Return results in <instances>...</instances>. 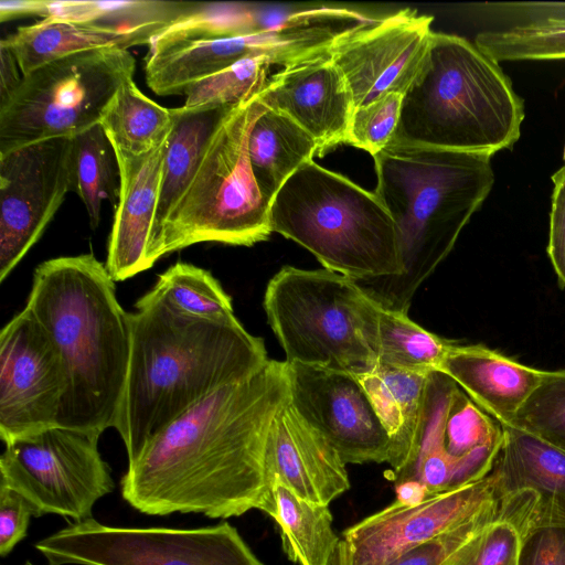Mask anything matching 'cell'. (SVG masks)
<instances>
[{
	"label": "cell",
	"mask_w": 565,
	"mask_h": 565,
	"mask_svg": "<svg viewBox=\"0 0 565 565\" xmlns=\"http://www.w3.org/2000/svg\"><path fill=\"white\" fill-rule=\"evenodd\" d=\"M523 20L520 24L565 25V2H515L495 4Z\"/></svg>",
	"instance_id": "obj_43"
},
{
	"label": "cell",
	"mask_w": 565,
	"mask_h": 565,
	"mask_svg": "<svg viewBox=\"0 0 565 565\" xmlns=\"http://www.w3.org/2000/svg\"><path fill=\"white\" fill-rule=\"evenodd\" d=\"M367 299L338 273L284 266L267 284L264 309L287 363L361 376L377 365L363 333Z\"/></svg>",
	"instance_id": "obj_8"
},
{
	"label": "cell",
	"mask_w": 565,
	"mask_h": 565,
	"mask_svg": "<svg viewBox=\"0 0 565 565\" xmlns=\"http://www.w3.org/2000/svg\"><path fill=\"white\" fill-rule=\"evenodd\" d=\"M25 308L55 341L67 388L56 425L102 435L114 428L130 355V318L115 280L93 254L40 264Z\"/></svg>",
	"instance_id": "obj_3"
},
{
	"label": "cell",
	"mask_w": 565,
	"mask_h": 565,
	"mask_svg": "<svg viewBox=\"0 0 565 565\" xmlns=\"http://www.w3.org/2000/svg\"><path fill=\"white\" fill-rule=\"evenodd\" d=\"M428 375L377 364L370 373L359 376L391 438L388 463L393 477L404 469L413 452Z\"/></svg>",
	"instance_id": "obj_24"
},
{
	"label": "cell",
	"mask_w": 565,
	"mask_h": 565,
	"mask_svg": "<svg viewBox=\"0 0 565 565\" xmlns=\"http://www.w3.org/2000/svg\"><path fill=\"white\" fill-rule=\"evenodd\" d=\"M198 2L131 0H38L42 20L68 22L140 35L150 42L164 28L191 12Z\"/></svg>",
	"instance_id": "obj_26"
},
{
	"label": "cell",
	"mask_w": 565,
	"mask_h": 565,
	"mask_svg": "<svg viewBox=\"0 0 565 565\" xmlns=\"http://www.w3.org/2000/svg\"><path fill=\"white\" fill-rule=\"evenodd\" d=\"M24 565H32L30 562H26Z\"/></svg>",
	"instance_id": "obj_45"
},
{
	"label": "cell",
	"mask_w": 565,
	"mask_h": 565,
	"mask_svg": "<svg viewBox=\"0 0 565 565\" xmlns=\"http://www.w3.org/2000/svg\"><path fill=\"white\" fill-rule=\"evenodd\" d=\"M271 63L266 57L244 58L191 84L184 108L236 106L258 95L268 81Z\"/></svg>",
	"instance_id": "obj_33"
},
{
	"label": "cell",
	"mask_w": 565,
	"mask_h": 565,
	"mask_svg": "<svg viewBox=\"0 0 565 565\" xmlns=\"http://www.w3.org/2000/svg\"><path fill=\"white\" fill-rule=\"evenodd\" d=\"M100 435L58 425L6 445L0 483L22 495L33 516L57 514L81 522L114 490L98 450Z\"/></svg>",
	"instance_id": "obj_11"
},
{
	"label": "cell",
	"mask_w": 565,
	"mask_h": 565,
	"mask_svg": "<svg viewBox=\"0 0 565 565\" xmlns=\"http://www.w3.org/2000/svg\"><path fill=\"white\" fill-rule=\"evenodd\" d=\"M254 179L270 203L284 183L317 156L313 138L286 114L262 105L247 142Z\"/></svg>",
	"instance_id": "obj_25"
},
{
	"label": "cell",
	"mask_w": 565,
	"mask_h": 565,
	"mask_svg": "<svg viewBox=\"0 0 565 565\" xmlns=\"http://www.w3.org/2000/svg\"><path fill=\"white\" fill-rule=\"evenodd\" d=\"M475 44L498 63L565 58V25L521 24L484 31Z\"/></svg>",
	"instance_id": "obj_34"
},
{
	"label": "cell",
	"mask_w": 565,
	"mask_h": 565,
	"mask_svg": "<svg viewBox=\"0 0 565 565\" xmlns=\"http://www.w3.org/2000/svg\"><path fill=\"white\" fill-rule=\"evenodd\" d=\"M166 148L167 140L143 156H130L114 149L119 170V192L106 268L115 281L126 280L152 267L149 250Z\"/></svg>",
	"instance_id": "obj_20"
},
{
	"label": "cell",
	"mask_w": 565,
	"mask_h": 565,
	"mask_svg": "<svg viewBox=\"0 0 565 565\" xmlns=\"http://www.w3.org/2000/svg\"><path fill=\"white\" fill-rule=\"evenodd\" d=\"M521 540L520 530L500 513L443 565H518Z\"/></svg>",
	"instance_id": "obj_37"
},
{
	"label": "cell",
	"mask_w": 565,
	"mask_h": 565,
	"mask_svg": "<svg viewBox=\"0 0 565 565\" xmlns=\"http://www.w3.org/2000/svg\"><path fill=\"white\" fill-rule=\"evenodd\" d=\"M499 516L498 499L468 521L406 551L387 565H443L465 542Z\"/></svg>",
	"instance_id": "obj_39"
},
{
	"label": "cell",
	"mask_w": 565,
	"mask_h": 565,
	"mask_svg": "<svg viewBox=\"0 0 565 565\" xmlns=\"http://www.w3.org/2000/svg\"><path fill=\"white\" fill-rule=\"evenodd\" d=\"M0 103H2L17 89V87L22 81L23 75L13 53L2 44H0Z\"/></svg>",
	"instance_id": "obj_44"
},
{
	"label": "cell",
	"mask_w": 565,
	"mask_h": 565,
	"mask_svg": "<svg viewBox=\"0 0 565 565\" xmlns=\"http://www.w3.org/2000/svg\"><path fill=\"white\" fill-rule=\"evenodd\" d=\"M511 425L565 451V369L544 372Z\"/></svg>",
	"instance_id": "obj_35"
},
{
	"label": "cell",
	"mask_w": 565,
	"mask_h": 565,
	"mask_svg": "<svg viewBox=\"0 0 565 565\" xmlns=\"http://www.w3.org/2000/svg\"><path fill=\"white\" fill-rule=\"evenodd\" d=\"M503 438V426L458 386L445 424L447 455L458 459L483 447H500Z\"/></svg>",
	"instance_id": "obj_36"
},
{
	"label": "cell",
	"mask_w": 565,
	"mask_h": 565,
	"mask_svg": "<svg viewBox=\"0 0 565 565\" xmlns=\"http://www.w3.org/2000/svg\"><path fill=\"white\" fill-rule=\"evenodd\" d=\"M72 138L0 154V281L39 241L72 191Z\"/></svg>",
	"instance_id": "obj_13"
},
{
	"label": "cell",
	"mask_w": 565,
	"mask_h": 565,
	"mask_svg": "<svg viewBox=\"0 0 565 565\" xmlns=\"http://www.w3.org/2000/svg\"><path fill=\"white\" fill-rule=\"evenodd\" d=\"M136 60L104 47L50 62L22 77L0 103V154L43 140L73 138L100 122Z\"/></svg>",
	"instance_id": "obj_9"
},
{
	"label": "cell",
	"mask_w": 565,
	"mask_h": 565,
	"mask_svg": "<svg viewBox=\"0 0 565 565\" xmlns=\"http://www.w3.org/2000/svg\"><path fill=\"white\" fill-rule=\"evenodd\" d=\"M344 461L333 446L289 402L277 413L267 457L268 481L298 497L329 505L350 489Z\"/></svg>",
	"instance_id": "obj_19"
},
{
	"label": "cell",
	"mask_w": 565,
	"mask_h": 565,
	"mask_svg": "<svg viewBox=\"0 0 565 565\" xmlns=\"http://www.w3.org/2000/svg\"><path fill=\"white\" fill-rule=\"evenodd\" d=\"M289 402L344 463L388 462L391 438L359 376L287 363Z\"/></svg>",
	"instance_id": "obj_16"
},
{
	"label": "cell",
	"mask_w": 565,
	"mask_h": 565,
	"mask_svg": "<svg viewBox=\"0 0 565 565\" xmlns=\"http://www.w3.org/2000/svg\"><path fill=\"white\" fill-rule=\"evenodd\" d=\"M282 550L298 565H332L340 536L329 505L305 500L278 481L273 484Z\"/></svg>",
	"instance_id": "obj_29"
},
{
	"label": "cell",
	"mask_w": 565,
	"mask_h": 565,
	"mask_svg": "<svg viewBox=\"0 0 565 565\" xmlns=\"http://www.w3.org/2000/svg\"><path fill=\"white\" fill-rule=\"evenodd\" d=\"M33 515L26 500L0 483V555L7 556L28 534Z\"/></svg>",
	"instance_id": "obj_41"
},
{
	"label": "cell",
	"mask_w": 565,
	"mask_h": 565,
	"mask_svg": "<svg viewBox=\"0 0 565 565\" xmlns=\"http://www.w3.org/2000/svg\"><path fill=\"white\" fill-rule=\"evenodd\" d=\"M116 153L100 124L72 138V191L81 198L92 228L100 221L102 202L118 198Z\"/></svg>",
	"instance_id": "obj_31"
},
{
	"label": "cell",
	"mask_w": 565,
	"mask_h": 565,
	"mask_svg": "<svg viewBox=\"0 0 565 565\" xmlns=\"http://www.w3.org/2000/svg\"><path fill=\"white\" fill-rule=\"evenodd\" d=\"M363 333L377 364L420 374L439 371L455 345L422 328L407 313L382 307L370 297Z\"/></svg>",
	"instance_id": "obj_27"
},
{
	"label": "cell",
	"mask_w": 565,
	"mask_h": 565,
	"mask_svg": "<svg viewBox=\"0 0 565 565\" xmlns=\"http://www.w3.org/2000/svg\"><path fill=\"white\" fill-rule=\"evenodd\" d=\"M439 372L445 373L502 426L511 425L540 384L544 372L487 347L455 345Z\"/></svg>",
	"instance_id": "obj_21"
},
{
	"label": "cell",
	"mask_w": 565,
	"mask_h": 565,
	"mask_svg": "<svg viewBox=\"0 0 565 565\" xmlns=\"http://www.w3.org/2000/svg\"><path fill=\"white\" fill-rule=\"evenodd\" d=\"M234 106L174 108V122L167 139L159 200L154 216L149 257L161 228L186 190L211 136Z\"/></svg>",
	"instance_id": "obj_23"
},
{
	"label": "cell",
	"mask_w": 565,
	"mask_h": 565,
	"mask_svg": "<svg viewBox=\"0 0 565 565\" xmlns=\"http://www.w3.org/2000/svg\"><path fill=\"white\" fill-rule=\"evenodd\" d=\"M262 105L256 95L234 106L221 120L161 228L154 262L198 243L252 246L270 236V203L257 186L247 150L249 130Z\"/></svg>",
	"instance_id": "obj_7"
},
{
	"label": "cell",
	"mask_w": 565,
	"mask_h": 565,
	"mask_svg": "<svg viewBox=\"0 0 565 565\" xmlns=\"http://www.w3.org/2000/svg\"><path fill=\"white\" fill-rule=\"evenodd\" d=\"M498 499L497 481L489 472L478 481L416 503L395 500L342 532L332 565H387Z\"/></svg>",
	"instance_id": "obj_14"
},
{
	"label": "cell",
	"mask_w": 565,
	"mask_h": 565,
	"mask_svg": "<svg viewBox=\"0 0 565 565\" xmlns=\"http://www.w3.org/2000/svg\"><path fill=\"white\" fill-rule=\"evenodd\" d=\"M373 159L374 193L395 224L402 273L356 282L376 303L407 313L416 290L448 256L488 196L494 183L491 157L388 145Z\"/></svg>",
	"instance_id": "obj_4"
},
{
	"label": "cell",
	"mask_w": 565,
	"mask_h": 565,
	"mask_svg": "<svg viewBox=\"0 0 565 565\" xmlns=\"http://www.w3.org/2000/svg\"><path fill=\"white\" fill-rule=\"evenodd\" d=\"M308 8L309 4L198 2L191 12L152 39L147 55L179 44L234 39L274 30L294 21Z\"/></svg>",
	"instance_id": "obj_22"
},
{
	"label": "cell",
	"mask_w": 565,
	"mask_h": 565,
	"mask_svg": "<svg viewBox=\"0 0 565 565\" xmlns=\"http://www.w3.org/2000/svg\"><path fill=\"white\" fill-rule=\"evenodd\" d=\"M136 309L129 312V365L114 427L128 461L213 392L248 379L270 360L263 339L238 320L178 315L151 290Z\"/></svg>",
	"instance_id": "obj_2"
},
{
	"label": "cell",
	"mask_w": 565,
	"mask_h": 565,
	"mask_svg": "<svg viewBox=\"0 0 565 565\" xmlns=\"http://www.w3.org/2000/svg\"><path fill=\"white\" fill-rule=\"evenodd\" d=\"M433 17L403 9L343 35L330 57L349 87L353 108L383 96L404 95L422 71L434 31Z\"/></svg>",
	"instance_id": "obj_15"
},
{
	"label": "cell",
	"mask_w": 565,
	"mask_h": 565,
	"mask_svg": "<svg viewBox=\"0 0 565 565\" xmlns=\"http://www.w3.org/2000/svg\"><path fill=\"white\" fill-rule=\"evenodd\" d=\"M552 181L547 253L559 282L565 287V166L553 174Z\"/></svg>",
	"instance_id": "obj_42"
},
{
	"label": "cell",
	"mask_w": 565,
	"mask_h": 565,
	"mask_svg": "<svg viewBox=\"0 0 565 565\" xmlns=\"http://www.w3.org/2000/svg\"><path fill=\"white\" fill-rule=\"evenodd\" d=\"M173 122L174 108L157 104L129 78L116 92L99 124L115 150L143 156L167 140Z\"/></svg>",
	"instance_id": "obj_30"
},
{
	"label": "cell",
	"mask_w": 565,
	"mask_h": 565,
	"mask_svg": "<svg viewBox=\"0 0 565 565\" xmlns=\"http://www.w3.org/2000/svg\"><path fill=\"white\" fill-rule=\"evenodd\" d=\"M34 547L50 565H263L227 522L198 529L118 527L89 518Z\"/></svg>",
	"instance_id": "obj_10"
},
{
	"label": "cell",
	"mask_w": 565,
	"mask_h": 565,
	"mask_svg": "<svg viewBox=\"0 0 565 565\" xmlns=\"http://www.w3.org/2000/svg\"><path fill=\"white\" fill-rule=\"evenodd\" d=\"M564 161H565V148H564Z\"/></svg>",
	"instance_id": "obj_46"
},
{
	"label": "cell",
	"mask_w": 565,
	"mask_h": 565,
	"mask_svg": "<svg viewBox=\"0 0 565 565\" xmlns=\"http://www.w3.org/2000/svg\"><path fill=\"white\" fill-rule=\"evenodd\" d=\"M15 56L22 75L58 58L104 47L128 50L149 45L140 35L96 29L68 22L41 20L20 26L1 40Z\"/></svg>",
	"instance_id": "obj_28"
},
{
	"label": "cell",
	"mask_w": 565,
	"mask_h": 565,
	"mask_svg": "<svg viewBox=\"0 0 565 565\" xmlns=\"http://www.w3.org/2000/svg\"><path fill=\"white\" fill-rule=\"evenodd\" d=\"M403 95L391 93L353 110L347 143L376 154L392 141L397 128Z\"/></svg>",
	"instance_id": "obj_38"
},
{
	"label": "cell",
	"mask_w": 565,
	"mask_h": 565,
	"mask_svg": "<svg viewBox=\"0 0 565 565\" xmlns=\"http://www.w3.org/2000/svg\"><path fill=\"white\" fill-rule=\"evenodd\" d=\"M518 565H565V524L539 525L522 533Z\"/></svg>",
	"instance_id": "obj_40"
},
{
	"label": "cell",
	"mask_w": 565,
	"mask_h": 565,
	"mask_svg": "<svg viewBox=\"0 0 565 565\" xmlns=\"http://www.w3.org/2000/svg\"><path fill=\"white\" fill-rule=\"evenodd\" d=\"M67 388L62 354L31 310L0 333V437L4 445L56 425Z\"/></svg>",
	"instance_id": "obj_12"
},
{
	"label": "cell",
	"mask_w": 565,
	"mask_h": 565,
	"mask_svg": "<svg viewBox=\"0 0 565 565\" xmlns=\"http://www.w3.org/2000/svg\"><path fill=\"white\" fill-rule=\"evenodd\" d=\"M151 291L178 315L212 321L237 320L231 297L205 269L175 263L162 273Z\"/></svg>",
	"instance_id": "obj_32"
},
{
	"label": "cell",
	"mask_w": 565,
	"mask_h": 565,
	"mask_svg": "<svg viewBox=\"0 0 565 565\" xmlns=\"http://www.w3.org/2000/svg\"><path fill=\"white\" fill-rule=\"evenodd\" d=\"M523 118V102L497 61L461 36L434 32L390 145L492 157L518 141Z\"/></svg>",
	"instance_id": "obj_5"
},
{
	"label": "cell",
	"mask_w": 565,
	"mask_h": 565,
	"mask_svg": "<svg viewBox=\"0 0 565 565\" xmlns=\"http://www.w3.org/2000/svg\"><path fill=\"white\" fill-rule=\"evenodd\" d=\"M289 397L287 362L225 385L154 435L128 461L121 495L148 515L228 519L276 504L267 457L274 419Z\"/></svg>",
	"instance_id": "obj_1"
},
{
	"label": "cell",
	"mask_w": 565,
	"mask_h": 565,
	"mask_svg": "<svg viewBox=\"0 0 565 565\" xmlns=\"http://www.w3.org/2000/svg\"><path fill=\"white\" fill-rule=\"evenodd\" d=\"M503 428L490 471L501 516L521 534L539 525L565 524V451L515 426Z\"/></svg>",
	"instance_id": "obj_17"
},
{
	"label": "cell",
	"mask_w": 565,
	"mask_h": 565,
	"mask_svg": "<svg viewBox=\"0 0 565 565\" xmlns=\"http://www.w3.org/2000/svg\"><path fill=\"white\" fill-rule=\"evenodd\" d=\"M269 222L326 269L355 281L402 273L396 227L375 193L313 160L276 193Z\"/></svg>",
	"instance_id": "obj_6"
},
{
	"label": "cell",
	"mask_w": 565,
	"mask_h": 565,
	"mask_svg": "<svg viewBox=\"0 0 565 565\" xmlns=\"http://www.w3.org/2000/svg\"><path fill=\"white\" fill-rule=\"evenodd\" d=\"M329 52L281 67L258 94L266 107L286 114L313 138L318 157L347 143L354 110Z\"/></svg>",
	"instance_id": "obj_18"
}]
</instances>
